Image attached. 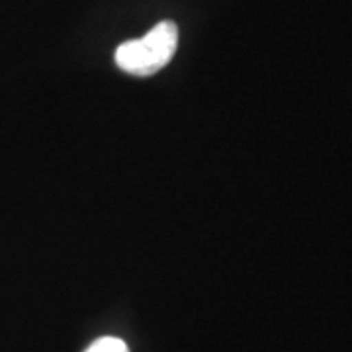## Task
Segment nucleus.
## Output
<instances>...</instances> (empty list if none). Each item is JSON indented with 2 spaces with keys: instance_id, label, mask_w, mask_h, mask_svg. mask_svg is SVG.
<instances>
[{
  "instance_id": "nucleus-1",
  "label": "nucleus",
  "mask_w": 352,
  "mask_h": 352,
  "mask_svg": "<svg viewBox=\"0 0 352 352\" xmlns=\"http://www.w3.org/2000/svg\"><path fill=\"white\" fill-rule=\"evenodd\" d=\"M178 47L175 22H159L147 36L129 39L116 51V63L135 76H151L170 63Z\"/></svg>"
},
{
  "instance_id": "nucleus-2",
  "label": "nucleus",
  "mask_w": 352,
  "mask_h": 352,
  "mask_svg": "<svg viewBox=\"0 0 352 352\" xmlns=\"http://www.w3.org/2000/svg\"><path fill=\"white\" fill-rule=\"evenodd\" d=\"M87 352H129L127 351L126 342L113 337H104V339L96 340L88 346Z\"/></svg>"
}]
</instances>
